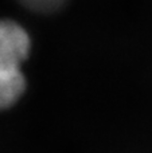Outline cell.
<instances>
[{
  "instance_id": "cell-1",
  "label": "cell",
  "mask_w": 152,
  "mask_h": 153,
  "mask_svg": "<svg viewBox=\"0 0 152 153\" xmlns=\"http://www.w3.org/2000/svg\"><path fill=\"white\" fill-rule=\"evenodd\" d=\"M28 51L30 38L24 28L11 20L0 22V67L20 69Z\"/></svg>"
},
{
  "instance_id": "cell-2",
  "label": "cell",
  "mask_w": 152,
  "mask_h": 153,
  "mask_svg": "<svg viewBox=\"0 0 152 153\" xmlns=\"http://www.w3.org/2000/svg\"><path fill=\"white\" fill-rule=\"evenodd\" d=\"M26 87L20 69L0 67V109L10 108L19 100Z\"/></svg>"
}]
</instances>
